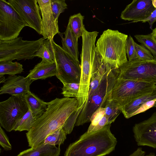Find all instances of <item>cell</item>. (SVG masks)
<instances>
[{
    "label": "cell",
    "mask_w": 156,
    "mask_h": 156,
    "mask_svg": "<svg viewBox=\"0 0 156 156\" xmlns=\"http://www.w3.org/2000/svg\"><path fill=\"white\" fill-rule=\"evenodd\" d=\"M141 22L142 23L148 22L150 25V29L153 30V24L155 22H156V9L148 18L138 21V22Z\"/></svg>",
    "instance_id": "36"
},
{
    "label": "cell",
    "mask_w": 156,
    "mask_h": 156,
    "mask_svg": "<svg viewBox=\"0 0 156 156\" xmlns=\"http://www.w3.org/2000/svg\"><path fill=\"white\" fill-rule=\"evenodd\" d=\"M35 120L31 110L28 108L27 112L17 123L13 130L20 132L23 131H28Z\"/></svg>",
    "instance_id": "28"
},
{
    "label": "cell",
    "mask_w": 156,
    "mask_h": 156,
    "mask_svg": "<svg viewBox=\"0 0 156 156\" xmlns=\"http://www.w3.org/2000/svg\"><path fill=\"white\" fill-rule=\"evenodd\" d=\"M0 144L6 151L12 149V147L10 144L9 138L4 130L0 126Z\"/></svg>",
    "instance_id": "35"
},
{
    "label": "cell",
    "mask_w": 156,
    "mask_h": 156,
    "mask_svg": "<svg viewBox=\"0 0 156 156\" xmlns=\"http://www.w3.org/2000/svg\"><path fill=\"white\" fill-rule=\"evenodd\" d=\"M105 108V114L108 118L109 124L114 122L122 112L120 106L112 99V97L107 100Z\"/></svg>",
    "instance_id": "27"
},
{
    "label": "cell",
    "mask_w": 156,
    "mask_h": 156,
    "mask_svg": "<svg viewBox=\"0 0 156 156\" xmlns=\"http://www.w3.org/2000/svg\"><path fill=\"white\" fill-rule=\"evenodd\" d=\"M128 156H156V155L152 152L146 154V152L142 150V148L139 147Z\"/></svg>",
    "instance_id": "37"
},
{
    "label": "cell",
    "mask_w": 156,
    "mask_h": 156,
    "mask_svg": "<svg viewBox=\"0 0 156 156\" xmlns=\"http://www.w3.org/2000/svg\"><path fill=\"white\" fill-rule=\"evenodd\" d=\"M128 37L117 30L108 29L97 41L96 50L106 63L119 69L128 61L126 51Z\"/></svg>",
    "instance_id": "3"
},
{
    "label": "cell",
    "mask_w": 156,
    "mask_h": 156,
    "mask_svg": "<svg viewBox=\"0 0 156 156\" xmlns=\"http://www.w3.org/2000/svg\"><path fill=\"white\" fill-rule=\"evenodd\" d=\"M67 134L62 127L60 128L47 136L44 140V143L60 146L66 140Z\"/></svg>",
    "instance_id": "26"
},
{
    "label": "cell",
    "mask_w": 156,
    "mask_h": 156,
    "mask_svg": "<svg viewBox=\"0 0 156 156\" xmlns=\"http://www.w3.org/2000/svg\"><path fill=\"white\" fill-rule=\"evenodd\" d=\"M78 108L76 98H56L48 102L45 111L37 119L26 133L28 146L35 147L46 137L62 127L66 120Z\"/></svg>",
    "instance_id": "1"
},
{
    "label": "cell",
    "mask_w": 156,
    "mask_h": 156,
    "mask_svg": "<svg viewBox=\"0 0 156 156\" xmlns=\"http://www.w3.org/2000/svg\"><path fill=\"white\" fill-rule=\"evenodd\" d=\"M151 34L156 39V27L152 30Z\"/></svg>",
    "instance_id": "39"
},
{
    "label": "cell",
    "mask_w": 156,
    "mask_h": 156,
    "mask_svg": "<svg viewBox=\"0 0 156 156\" xmlns=\"http://www.w3.org/2000/svg\"><path fill=\"white\" fill-rule=\"evenodd\" d=\"M51 6L52 13L56 21L58 22L60 13L67 9V5L65 0H51Z\"/></svg>",
    "instance_id": "31"
},
{
    "label": "cell",
    "mask_w": 156,
    "mask_h": 156,
    "mask_svg": "<svg viewBox=\"0 0 156 156\" xmlns=\"http://www.w3.org/2000/svg\"><path fill=\"white\" fill-rule=\"evenodd\" d=\"M62 94L65 98L74 97L77 96L80 87V83H62Z\"/></svg>",
    "instance_id": "29"
},
{
    "label": "cell",
    "mask_w": 156,
    "mask_h": 156,
    "mask_svg": "<svg viewBox=\"0 0 156 156\" xmlns=\"http://www.w3.org/2000/svg\"><path fill=\"white\" fill-rule=\"evenodd\" d=\"M27 24L13 6L5 0H0V41L18 37Z\"/></svg>",
    "instance_id": "8"
},
{
    "label": "cell",
    "mask_w": 156,
    "mask_h": 156,
    "mask_svg": "<svg viewBox=\"0 0 156 156\" xmlns=\"http://www.w3.org/2000/svg\"><path fill=\"white\" fill-rule=\"evenodd\" d=\"M98 32H89L83 27L82 47L80 55L81 73L80 87L76 99L78 107L84 105L87 99L91 76L94 55L95 42Z\"/></svg>",
    "instance_id": "5"
},
{
    "label": "cell",
    "mask_w": 156,
    "mask_h": 156,
    "mask_svg": "<svg viewBox=\"0 0 156 156\" xmlns=\"http://www.w3.org/2000/svg\"><path fill=\"white\" fill-rule=\"evenodd\" d=\"M133 131L137 145L156 149V112L147 119L135 124Z\"/></svg>",
    "instance_id": "13"
},
{
    "label": "cell",
    "mask_w": 156,
    "mask_h": 156,
    "mask_svg": "<svg viewBox=\"0 0 156 156\" xmlns=\"http://www.w3.org/2000/svg\"><path fill=\"white\" fill-rule=\"evenodd\" d=\"M12 61L0 62V76L6 74L14 76L23 72V69L22 64L17 62H12Z\"/></svg>",
    "instance_id": "23"
},
{
    "label": "cell",
    "mask_w": 156,
    "mask_h": 156,
    "mask_svg": "<svg viewBox=\"0 0 156 156\" xmlns=\"http://www.w3.org/2000/svg\"><path fill=\"white\" fill-rule=\"evenodd\" d=\"M152 0H133L122 12L120 18L131 23L138 22L148 18L155 9Z\"/></svg>",
    "instance_id": "14"
},
{
    "label": "cell",
    "mask_w": 156,
    "mask_h": 156,
    "mask_svg": "<svg viewBox=\"0 0 156 156\" xmlns=\"http://www.w3.org/2000/svg\"><path fill=\"white\" fill-rule=\"evenodd\" d=\"M134 42L130 35L128 37L126 41V51L129 61L139 60L136 53Z\"/></svg>",
    "instance_id": "33"
},
{
    "label": "cell",
    "mask_w": 156,
    "mask_h": 156,
    "mask_svg": "<svg viewBox=\"0 0 156 156\" xmlns=\"http://www.w3.org/2000/svg\"><path fill=\"white\" fill-rule=\"evenodd\" d=\"M111 124L87 132L68 146L64 156H105L113 151L117 140L110 130Z\"/></svg>",
    "instance_id": "2"
},
{
    "label": "cell",
    "mask_w": 156,
    "mask_h": 156,
    "mask_svg": "<svg viewBox=\"0 0 156 156\" xmlns=\"http://www.w3.org/2000/svg\"><path fill=\"white\" fill-rule=\"evenodd\" d=\"M84 105L78 108L66 120L62 128L67 134H70L72 131L78 115L83 108Z\"/></svg>",
    "instance_id": "30"
},
{
    "label": "cell",
    "mask_w": 156,
    "mask_h": 156,
    "mask_svg": "<svg viewBox=\"0 0 156 156\" xmlns=\"http://www.w3.org/2000/svg\"><path fill=\"white\" fill-rule=\"evenodd\" d=\"M42 16L41 35L45 39L54 40V36L60 33L58 22L55 20L51 10V0H37Z\"/></svg>",
    "instance_id": "15"
},
{
    "label": "cell",
    "mask_w": 156,
    "mask_h": 156,
    "mask_svg": "<svg viewBox=\"0 0 156 156\" xmlns=\"http://www.w3.org/2000/svg\"><path fill=\"white\" fill-rule=\"evenodd\" d=\"M118 78L156 84V61H128L119 69Z\"/></svg>",
    "instance_id": "10"
},
{
    "label": "cell",
    "mask_w": 156,
    "mask_h": 156,
    "mask_svg": "<svg viewBox=\"0 0 156 156\" xmlns=\"http://www.w3.org/2000/svg\"><path fill=\"white\" fill-rule=\"evenodd\" d=\"M23 98L36 120L39 117L47 108L48 102L44 101L30 91Z\"/></svg>",
    "instance_id": "21"
},
{
    "label": "cell",
    "mask_w": 156,
    "mask_h": 156,
    "mask_svg": "<svg viewBox=\"0 0 156 156\" xmlns=\"http://www.w3.org/2000/svg\"><path fill=\"white\" fill-rule=\"evenodd\" d=\"M56 72L57 66L55 62L42 59L40 62L30 71L26 77L33 82L38 79H45L55 76Z\"/></svg>",
    "instance_id": "18"
},
{
    "label": "cell",
    "mask_w": 156,
    "mask_h": 156,
    "mask_svg": "<svg viewBox=\"0 0 156 156\" xmlns=\"http://www.w3.org/2000/svg\"><path fill=\"white\" fill-rule=\"evenodd\" d=\"M32 81L29 78L20 76H10L1 87L0 94H9L12 96L23 97L30 91Z\"/></svg>",
    "instance_id": "17"
},
{
    "label": "cell",
    "mask_w": 156,
    "mask_h": 156,
    "mask_svg": "<svg viewBox=\"0 0 156 156\" xmlns=\"http://www.w3.org/2000/svg\"><path fill=\"white\" fill-rule=\"evenodd\" d=\"M7 1L21 17L27 26L41 34L42 19L37 0H9Z\"/></svg>",
    "instance_id": "12"
},
{
    "label": "cell",
    "mask_w": 156,
    "mask_h": 156,
    "mask_svg": "<svg viewBox=\"0 0 156 156\" xmlns=\"http://www.w3.org/2000/svg\"><path fill=\"white\" fill-rule=\"evenodd\" d=\"M28 110L23 98L12 96L0 102L1 126L10 132Z\"/></svg>",
    "instance_id": "11"
},
{
    "label": "cell",
    "mask_w": 156,
    "mask_h": 156,
    "mask_svg": "<svg viewBox=\"0 0 156 156\" xmlns=\"http://www.w3.org/2000/svg\"><path fill=\"white\" fill-rule=\"evenodd\" d=\"M136 40L147 48L152 54L154 60L156 61V39L151 33L147 35H134Z\"/></svg>",
    "instance_id": "25"
},
{
    "label": "cell",
    "mask_w": 156,
    "mask_h": 156,
    "mask_svg": "<svg viewBox=\"0 0 156 156\" xmlns=\"http://www.w3.org/2000/svg\"><path fill=\"white\" fill-rule=\"evenodd\" d=\"M105 114V108H100L94 112L90 117V122H91V123L87 132H90L93 131L95 127L101 120Z\"/></svg>",
    "instance_id": "32"
},
{
    "label": "cell",
    "mask_w": 156,
    "mask_h": 156,
    "mask_svg": "<svg viewBox=\"0 0 156 156\" xmlns=\"http://www.w3.org/2000/svg\"><path fill=\"white\" fill-rule=\"evenodd\" d=\"M0 83H5L6 81V79L4 76H0Z\"/></svg>",
    "instance_id": "38"
},
{
    "label": "cell",
    "mask_w": 156,
    "mask_h": 156,
    "mask_svg": "<svg viewBox=\"0 0 156 156\" xmlns=\"http://www.w3.org/2000/svg\"><path fill=\"white\" fill-rule=\"evenodd\" d=\"M119 72V69L112 68L103 77L92 94L88 97L79 114L75 126H79L90 122L93 113L101 107L105 108Z\"/></svg>",
    "instance_id": "4"
},
{
    "label": "cell",
    "mask_w": 156,
    "mask_h": 156,
    "mask_svg": "<svg viewBox=\"0 0 156 156\" xmlns=\"http://www.w3.org/2000/svg\"><path fill=\"white\" fill-rule=\"evenodd\" d=\"M156 84L117 78L113 87L112 99L121 108L137 98L151 92Z\"/></svg>",
    "instance_id": "6"
},
{
    "label": "cell",
    "mask_w": 156,
    "mask_h": 156,
    "mask_svg": "<svg viewBox=\"0 0 156 156\" xmlns=\"http://www.w3.org/2000/svg\"><path fill=\"white\" fill-rule=\"evenodd\" d=\"M136 53L140 60H153L154 58L151 52L142 45H139L135 42Z\"/></svg>",
    "instance_id": "34"
},
{
    "label": "cell",
    "mask_w": 156,
    "mask_h": 156,
    "mask_svg": "<svg viewBox=\"0 0 156 156\" xmlns=\"http://www.w3.org/2000/svg\"><path fill=\"white\" fill-rule=\"evenodd\" d=\"M84 18V16L79 13L71 16L69 19L68 25L78 40L80 37L82 36L83 27L84 26L83 24Z\"/></svg>",
    "instance_id": "24"
},
{
    "label": "cell",
    "mask_w": 156,
    "mask_h": 156,
    "mask_svg": "<svg viewBox=\"0 0 156 156\" xmlns=\"http://www.w3.org/2000/svg\"><path fill=\"white\" fill-rule=\"evenodd\" d=\"M156 107V88L150 93L142 96L121 108L126 119Z\"/></svg>",
    "instance_id": "16"
},
{
    "label": "cell",
    "mask_w": 156,
    "mask_h": 156,
    "mask_svg": "<svg viewBox=\"0 0 156 156\" xmlns=\"http://www.w3.org/2000/svg\"><path fill=\"white\" fill-rule=\"evenodd\" d=\"M53 44L57 66L56 77L62 83H80L81 67L79 61L71 56L54 40Z\"/></svg>",
    "instance_id": "9"
},
{
    "label": "cell",
    "mask_w": 156,
    "mask_h": 156,
    "mask_svg": "<svg viewBox=\"0 0 156 156\" xmlns=\"http://www.w3.org/2000/svg\"><path fill=\"white\" fill-rule=\"evenodd\" d=\"M53 41L49 39H45L38 50L35 53L34 56L37 57L50 62H55Z\"/></svg>",
    "instance_id": "22"
},
{
    "label": "cell",
    "mask_w": 156,
    "mask_h": 156,
    "mask_svg": "<svg viewBox=\"0 0 156 156\" xmlns=\"http://www.w3.org/2000/svg\"><path fill=\"white\" fill-rule=\"evenodd\" d=\"M152 4L154 7L156 9V0H152Z\"/></svg>",
    "instance_id": "40"
},
{
    "label": "cell",
    "mask_w": 156,
    "mask_h": 156,
    "mask_svg": "<svg viewBox=\"0 0 156 156\" xmlns=\"http://www.w3.org/2000/svg\"><path fill=\"white\" fill-rule=\"evenodd\" d=\"M45 39L43 37L29 41L19 37L9 41H0V62L33 59Z\"/></svg>",
    "instance_id": "7"
},
{
    "label": "cell",
    "mask_w": 156,
    "mask_h": 156,
    "mask_svg": "<svg viewBox=\"0 0 156 156\" xmlns=\"http://www.w3.org/2000/svg\"><path fill=\"white\" fill-rule=\"evenodd\" d=\"M60 146L45 144L42 142L39 145L23 151L16 156H59Z\"/></svg>",
    "instance_id": "19"
},
{
    "label": "cell",
    "mask_w": 156,
    "mask_h": 156,
    "mask_svg": "<svg viewBox=\"0 0 156 156\" xmlns=\"http://www.w3.org/2000/svg\"><path fill=\"white\" fill-rule=\"evenodd\" d=\"M63 37L62 33L59 34L61 38L62 48L71 56L79 60L78 39L73 33L69 26L67 25Z\"/></svg>",
    "instance_id": "20"
}]
</instances>
